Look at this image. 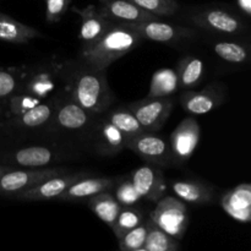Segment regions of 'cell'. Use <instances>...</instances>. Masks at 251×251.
Wrapping results in <instances>:
<instances>
[{"label": "cell", "mask_w": 251, "mask_h": 251, "mask_svg": "<svg viewBox=\"0 0 251 251\" xmlns=\"http://www.w3.org/2000/svg\"><path fill=\"white\" fill-rule=\"evenodd\" d=\"M86 202H87L90 210L102 222H104L108 227L112 228L115 220H117L118 213L122 208V206L118 202L117 199L114 198L112 191H103V193L97 194V195L87 199Z\"/></svg>", "instance_id": "d4e9b609"}, {"label": "cell", "mask_w": 251, "mask_h": 251, "mask_svg": "<svg viewBox=\"0 0 251 251\" xmlns=\"http://www.w3.org/2000/svg\"><path fill=\"white\" fill-rule=\"evenodd\" d=\"M71 0H44L46 19L50 24H56L66 14Z\"/></svg>", "instance_id": "d590c367"}, {"label": "cell", "mask_w": 251, "mask_h": 251, "mask_svg": "<svg viewBox=\"0 0 251 251\" xmlns=\"http://www.w3.org/2000/svg\"><path fill=\"white\" fill-rule=\"evenodd\" d=\"M226 100L223 86L211 83L201 91L183 90L179 97L181 107L190 115H203L222 105Z\"/></svg>", "instance_id": "4fadbf2b"}, {"label": "cell", "mask_w": 251, "mask_h": 251, "mask_svg": "<svg viewBox=\"0 0 251 251\" xmlns=\"http://www.w3.org/2000/svg\"><path fill=\"white\" fill-rule=\"evenodd\" d=\"M174 195L185 203L208 205L215 199V193L210 185L199 180H173L167 183Z\"/></svg>", "instance_id": "44dd1931"}, {"label": "cell", "mask_w": 251, "mask_h": 251, "mask_svg": "<svg viewBox=\"0 0 251 251\" xmlns=\"http://www.w3.org/2000/svg\"><path fill=\"white\" fill-rule=\"evenodd\" d=\"M59 159L56 152L47 146H28L16 150L5 156V164L22 168L48 167Z\"/></svg>", "instance_id": "d6986e66"}, {"label": "cell", "mask_w": 251, "mask_h": 251, "mask_svg": "<svg viewBox=\"0 0 251 251\" xmlns=\"http://www.w3.org/2000/svg\"><path fill=\"white\" fill-rule=\"evenodd\" d=\"M179 88L193 90L200 85L205 75V64L200 58L195 55H188L180 59L176 65Z\"/></svg>", "instance_id": "cb8c5ba5"}, {"label": "cell", "mask_w": 251, "mask_h": 251, "mask_svg": "<svg viewBox=\"0 0 251 251\" xmlns=\"http://www.w3.org/2000/svg\"><path fill=\"white\" fill-rule=\"evenodd\" d=\"M87 176V173H63L51 176L42 181L38 185L22 191L12 196V199L22 201H48L55 200L63 191H65L71 184L80 180Z\"/></svg>", "instance_id": "9a60e30c"}, {"label": "cell", "mask_w": 251, "mask_h": 251, "mask_svg": "<svg viewBox=\"0 0 251 251\" xmlns=\"http://www.w3.org/2000/svg\"><path fill=\"white\" fill-rule=\"evenodd\" d=\"M73 11L78 14V16L81 17V27L78 38H80L82 46L93 43L96 39H98L104 33L105 29L112 24V21L103 17L98 12L97 6L92 4L83 7V9L73 7Z\"/></svg>", "instance_id": "ffe728a7"}, {"label": "cell", "mask_w": 251, "mask_h": 251, "mask_svg": "<svg viewBox=\"0 0 251 251\" xmlns=\"http://www.w3.org/2000/svg\"><path fill=\"white\" fill-rule=\"evenodd\" d=\"M200 136V125L193 115L179 123L178 126L171 134V141H169L176 163L181 164L190 159L198 147Z\"/></svg>", "instance_id": "8fae6325"}, {"label": "cell", "mask_w": 251, "mask_h": 251, "mask_svg": "<svg viewBox=\"0 0 251 251\" xmlns=\"http://www.w3.org/2000/svg\"><path fill=\"white\" fill-rule=\"evenodd\" d=\"M150 218L162 230L180 242L189 226V213L185 202L173 196H166L157 201Z\"/></svg>", "instance_id": "277c9868"}, {"label": "cell", "mask_w": 251, "mask_h": 251, "mask_svg": "<svg viewBox=\"0 0 251 251\" xmlns=\"http://www.w3.org/2000/svg\"><path fill=\"white\" fill-rule=\"evenodd\" d=\"M127 25L136 29L142 39H149V41L164 44H176L185 39L193 38L196 34L193 28L167 24V22L159 21V19Z\"/></svg>", "instance_id": "7c38bea8"}, {"label": "cell", "mask_w": 251, "mask_h": 251, "mask_svg": "<svg viewBox=\"0 0 251 251\" xmlns=\"http://www.w3.org/2000/svg\"><path fill=\"white\" fill-rule=\"evenodd\" d=\"M215 53L230 64H245L249 60V49L242 43L229 41H220L213 44Z\"/></svg>", "instance_id": "f546056e"}, {"label": "cell", "mask_w": 251, "mask_h": 251, "mask_svg": "<svg viewBox=\"0 0 251 251\" xmlns=\"http://www.w3.org/2000/svg\"><path fill=\"white\" fill-rule=\"evenodd\" d=\"M95 117L69 96H59L55 109L46 127L48 131H78L88 127Z\"/></svg>", "instance_id": "52a82bcc"}, {"label": "cell", "mask_w": 251, "mask_h": 251, "mask_svg": "<svg viewBox=\"0 0 251 251\" xmlns=\"http://www.w3.org/2000/svg\"><path fill=\"white\" fill-rule=\"evenodd\" d=\"M97 10L107 20L119 24H136L159 19L130 0H100Z\"/></svg>", "instance_id": "2e32d148"}, {"label": "cell", "mask_w": 251, "mask_h": 251, "mask_svg": "<svg viewBox=\"0 0 251 251\" xmlns=\"http://www.w3.org/2000/svg\"><path fill=\"white\" fill-rule=\"evenodd\" d=\"M105 118L124 135L126 139V142L131 140L132 137L137 136L145 130L140 125L139 120L134 115V113L126 107V105H122V107L114 108V109H108L104 113Z\"/></svg>", "instance_id": "484cf974"}, {"label": "cell", "mask_w": 251, "mask_h": 251, "mask_svg": "<svg viewBox=\"0 0 251 251\" xmlns=\"http://www.w3.org/2000/svg\"><path fill=\"white\" fill-rule=\"evenodd\" d=\"M0 115H1V107H0Z\"/></svg>", "instance_id": "f35d334b"}, {"label": "cell", "mask_w": 251, "mask_h": 251, "mask_svg": "<svg viewBox=\"0 0 251 251\" xmlns=\"http://www.w3.org/2000/svg\"><path fill=\"white\" fill-rule=\"evenodd\" d=\"M179 82L176 69H159L152 75L147 97H169L178 91Z\"/></svg>", "instance_id": "4316f807"}, {"label": "cell", "mask_w": 251, "mask_h": 251, "mask_svg": "<svg viewBox=\"0 0 251 251\" xmlns=\"http://www.w3.org/2000/svg\"><path fill=\"white\" fill-rule=\"evenodd\" d=\"M58 97L48 98L43 102L38 103L31 109L21 113L14 118H10V123L14 127L21 130H34L39 127H46L50 120L55 109Z\"/></svg>", "instance_id": "7402d4cb"}, {"label": "cell", "mask_w": 251, "mask_h": 251, "mask_svg": "<svg viewBox=\"0 0 251 251\" xmlns=\"http://www.w3.org/2000/svg\"><path fill=\"white\" fill-rule=\"evenodd\" d=\"M11 168H14V167L9 166V164H5V163L1 164V163H0V176H1L2 174L6 173L7 171H10Z\"/></svg>", "instance_id": "74e56055"}, {"label": "cell", "mask_w": 251, "mask_h": 251, "mask_svg": "<svg viewBox=\"0 0 251 251\" xmlns=\"http://www.w3.org/2000/svg\"><path fill=\"white\" fill-rule=\"evenodd\" d=\"M130 179L141 199L157 202L167 194L168 185L163 172L153 164L136 168L130 174Z\"/></svg>", "instance_id": "5bb4252c"}, {"label": "cell", "mask_w": 251, "mask_h": 251, "mask_svg": "<svg viewBox=\"0 0 251 251\" xmlns=\"http://www.w3.org/2000/svg\"><path fill=\"white\" fill-rule=\"evenodd\" d=\"M38 37H42L38 29L0 12V41L12 44H25Z\"/></svg>", "instance_id": "603a6c76"}, {"label": "cell", "mask_w": 251, "mask_h": 251, "mask_svg": "<svg viewBox=\"0 0 251 251\" xmlns=\"http://www.w3.org/2000/svg\"><path fill=\"white\" fill-rule=\"evenodd\" d=\"M147 229H149L147 220H144L141 225L132 228L131 230L125 233L123 237L118 239L119 249L122 251H142L145 240H146Z\"/></svg>", "instance_id": "4dcf8cb0"}, {"label": "cell", "mask_w": 251, "mask_h": 251, "mask_svg": "<svg viewBox=\"0 0 251 251\" xmlns=\"http://www.w3.org/2000/svg\"><path fill=\"white\" fill-rule=\"evenodd\" d=\"M68 95L93 115L104 114L114 102L107 70H95L78 61L68 73Z\"/></svg>", "instance_id": "7a4b0ae2"}, {"label": "cell", "mask_w": 251, "mask_h": 251, "mask_svg": "<svg viewBox=\"0 0 251 251\" xmlns=\"http://www.w3.org/2000/svg\"><path fill=\"white\" fill-rule=\"evenodd\" d=\"M112 191L120 206H135L141 200V196L136 191L130 178L120 179Z\"/></svg>", "instance_id": "836d02e7"}, {"label": "cell", "mask_w": 251, "mask_h": 251, "mask_svg": "<svg viewBox=\"0 0 251 251\" xmlns=\"http://www.w3.org/2000/svg\"><path fill=\"white\" fill-rule=\"evenodd\" d=\"M147 235L142 251H176L180 248L178 239L173 238L147 218Z\"/></svg>", "instance_id": "83f0119b"}, {"label": "cell", "mask_w": 251, "mask_h": 251, "mask_svg": "<svg viewBox=\"0 0 251 251\" xmlns=\"http://www.w3.org/2000/svg\"><path fill=\"white\" fill-rule=\"evenodd\" d=\"M238 7L247 17L251 16V0H237Z\"/></svg>", "instance_id": "8d00e7d4"}, {"label": "cell", "mask_w": 251, "mask_h": 251, "mask_svg": "<svg viewBox=\"0 0 251 251\" xmlns=\"http://www.w3.org/2000/svg\"><path fill=\"white\" fill-rule=\"evenodd\" d=\"M5 100H6L7 103L6 112L10 118H14L16 117V115H20L21 113L31 109L32 107L37 105L38 103L43 102V100H37V98L32 97V96L27 95V93L21 92V91H17L16 93H14L12 96L7 97Z\"/></svg>", "instance_id": "e575fe53"}, {"label": "cell", "mask_w": 251, "mask_h": 251, "mask_svg": "<svg viewBox=\"0 0 251 251\" xmlns=\"http://www.w3.org/2000/svg\"><path fill=\"white\" fill-rule=\"evenodd\" d=\"M126 105L145 131L157 132L164 126L174 109L173 96L169 97H146Z\"/></svg>", "instance_id": "8992f818"}, {"label": "cell", "mask_w": 251, "mask_h": 251, "mask_svg": "<svg viewBox=\"0 0 251 251\" xmlns=\"http://www.w3.org/2000/svg\"><path fill=\"white\" fill-rule=\"evenodd\" d=\"M63 66L64 64H59L56 61H47L36 66L26 68L19 91L39 100H48L58 87Z\"/></svg>", "instance_id": "3957f363"}, {"label": "cell", "mask_w": 251, "mask_h": 251, "mask_svg": "<svg viewBox=\"0 0 251 251\" xmlns=\"http://www.w3.org/2000/svg\"><path fill=\"white\" fill-rule=\"evenodd\" d=\"M221 207L226 213L239 223L251 221V185L242 183L227 191L221 199Z\"/></svg>", "instance_id": "ac0fdd59"}, {"label": "cell", "mask_w": 251, "mask_h": 251, "mask_svg": "<svg viewBox=\"0 0 251 251\" xmlns=\"http://www.w3.org/2000/svg\"><path fill=\"white\" fill-rule=\"evenodd\" d=\"M142 41L130 25L112 21L100 38L81 47L78 61L95 70H107L110 64L137 48Z\"/></svg>", "instance_id": "6da1fadb"}, {"label": "cell", "mask_w": 251, "mask_h": 251, "mask_svg": "<svg viewBox=\"0 0 251 251\" xmlns=\"http://www.w3.org/2000/svg\"><path fill=\"white\" fill-rule=\"evenodd\" d=\"M126 149L131 150L149 164L169 167L174 164L169 142L154 132L144 131L126 142Z\"/></svg>", "instance_id": "ba28073f"}, {"label": "cell", "mask_w": 251, "mask_h": 251, "mask_svg": "<svg viewBox=\"0 0 251 251\" xmlns=\"http://www.w3.org/2000/svg\"><path fill=\"white\" fill-rule=\"evenodd\" d=\"M64 167H39V168H11L0 176V196L12 198L16 194L38 185L42 181L66 173Z\"/></svg>", "instance_id": "5b68a950"}, {"label": "cell", "mask_w": 251, "mask_h": 251, "mask_svg": "<svg viewBox=\"0 0 251 251\" xmlns=\"http://www.w3.org/2000/svg\"><path fill=\"white\" fill-rule=\"evenodd\" d=\"M191 21L195 26L217 34L232 36L247 29V25L239 16L227 10L216 9V7L196 12L191 16Z\"/></svg>", "instance_id": "9c48e42d"}, {"label": "cell", "mask_w": 251, "mask_h": 251, "mask_svg": "<svg viewBox=\"0 0 251 251\" xmlns=\"http://www.w3.org/2000/svg\"><path fill=\"white\" fill-rule=\"evenodd\" d=\"M145 220V215L141 208L135 206H122L119 213L117 216L114 225L112 226V230L117 239L131 230L132 228L141 225Z\"/></svg>", "instance_id": "f1b7e54d"}, {"label": "cell", "mask_w": 251, "mask_h": 251, "mask_svg": "<svg viewBox=\"0 0 251 251\" xmlns=\"http://www.w3.org/2000/svg\"><path fill=\"white\" fill-rule=\"evenodd\" d=\"M141 9L156 16H172L180 9L176 0H130Z\"/></svg>", "instance_id": "d6a6232c"}, {"label": "cell", "mask_w": 251, "mask_h": 251, "mask_svg": "<svg viewBox=\"0 0 251 251\" xmlns=\"http://www.w3.org/2000/svg\"><path fill=\"white\" fill-rule=\"evenodd\" d=\"M25 69L0 70V100H6L20 90Z\"/></svg>", "instance_id": "1f68e13d"}, {"label": "cell", "mask_w": 251, "mask_h": 251, "mask_svg": "<svg viewBox=\"0 0 251 251\" xmlns=\"http://www.w3.org/2000/svg\"><path fill=\"white\" fill-rule=\"evenodd\" d=\"M98 119L88 125L91 130V140L95 151L102 156H115L126 149V139L124 135L103 114L97 115Z\"/></svg>", "instance_id": "30bf717a"}, {"label": "cell", "mask_w": 251, "mask_h": 251, "mask_svg": "<svg viewBox=\"0 0 251 251\" xmlns=\"http://www.w3.org/2000/svg\"><path fill=\"white\" fill-rule=\"evenodd\" d=\"M122 178L119 176H100V178H90L83 176L80 180L71 184L65 191L60 194L55 200L66 201V202H81L87 201V199L103 193L112 191L118 181Z\"/></svg>", "instance_id": "e0dca14e"}]
</instances>
